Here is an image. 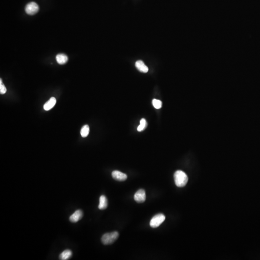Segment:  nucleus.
<instances>
[{
	"mask_svg": "<svg viewBox=\"0 0 260 260\" xmlns=\"http://www.w3.org/2000/svg\"><path fill=\"white\" fill-rule=\"evenodd\" d=\"M174 179L177 187H182L187 184L188 182L187 175L184 171L178 170L174 174Z\"/></svg>",
	"mask_w": 260,
	"mask_h": 260,
	"instance_id": "f257e3e1",
	"label": "nucleus"
},
{
	"mask_svg": "<svg viewBox=\"0 0 260 260\" xmlns=\"http://www.w3.org/2000/svg\"><path fill=\"white\" fill-rule=\"evenodd\" d=\"M118 237V233L117 231L111 233H106L102 237L101 241L103 244L110 245L113 243L117 240Z\"/></svg>",
	"mask_w": 260,
	"mask_h": 260,
	"instance_id": "f03ea898",
	"label": "nucleus"
},
{
	"mask_svg": "<svg viewBox=\"0 0 260 260\" xmlns=\"http://www.w3.org/2000/svg\"><path fill=\"white\" fill-rule=\"evenodd\" d=\"M165 220V216L162 214H158L152 218L150 222V225L152 228L159 227Z\"/></svg>",
	"mask_w": 260,
	"mask_h": 260,
	"instance_id": "7ed1b4c3",
	"label": "nucleus"
},
{
	"mask_svg": "<svg viewBox=\"0 0 260 260\" xmlns=\"http://www.w3.org/2000/svg\"><path fill=\"white\" fill-rule=\"evenodd\" d=\"M39 6L35 2H31L25 7V11L27 14L33 15L38 12Z\"/></svg>",
	"mask_w": 260,
	"mask_h": 260,
	"instance_id": "20e7f679",
	"label": "nucleus"
},
{
	"mask_svg": "<svg viewBox=\"0 0 260 260\" xmlns=\"http://www.w3.org/2000/svg\"><path fill=\"white\" fill-rule=\"evenodd\" d=\"M134 199L136 202L139 203L145 202L146 199V192L145 190L143 189L138 190L134 194Z\"/></svg>",
	"mask_w": 260,
	"mask_h": 260,
	"instance_id": "39448f33",
	"label": "nucleus"
},
{
	"mask_svg": "<svg viewBox=\"0 0 260 260\" xmlns=\"http://www.w3.org/2000/svg\"><path fill=\"white\" fill-rule=\"evenodd\" d=\"M112 176L113 179L118 181H124L127 178L126 174L121 173L118 171H114L112 173Z\"/></svg>",
	"mask_w": 260,
	"mask_h": 260,
	"instance_id": "423d86ee",
	"label": "nucleus"
},
{
	"mask_svg": "<svg viewBox=\"0 0 260 260\" xmlns=\"http://www.w3.org/2000/svg\"><path fill=\"white\" fill-rule=\"evenodd\" d=\"M83 212L80 210H77L70 217V221L72 223H77L82 218Z\"/></svg>",
	"mask_w": 260,
	"mask_h": 260,
	"instance_id": "0eeeda50",
	"label": "nucleus"
},
{
	"mask_svg": "<svg viewBox=\"0 0 260 260\" xmlns=\"http://www.w3.org/2000/svg\"><path fill=\"white\" fill-rule=\"evenodd\" d=\"M135 67L139 71L143 73H147L148 72V68L142 60L137 61L135 62Z\"/></svg>",
	"mask_w": 260,
	"mask_h": 260,
	"instance_id": "6e6552de",
	"label": "nucleus"
},
{
	"mask_svg": "<svg viewBox=\"0 0 260 260\" xmlns=\"http://www.w3.org/2000/svg\"><path fill=\"white\" fill-rule=\"evenodd\" d=\"M57 103V100L54 97H52L47 102L45 103L44 105V110L46 111H48L53 108V107L55 106V104Z\"/></svg>",
	"mask_w": 260,
	"mask_h": 260,
	"instance_id": "1a4fd4ad",
	"label": "nucleus"
},
{
	"mask_svg": "<svg viewBox=\"0 0 260 260\" xmlns=\"http://www.w3.org/2000/svg\"><path fill=\"white\" fill-rule=\"evenodd\" d=\"M108 205L107 200L106 196L104 195L101 196L99 198V204L98 205V208L100 210H105L107 208Z\"/></svg>",
	"mask_w": 260,
	"mask_h": 260,
	"instance_id": "9d476101",
	"label": "nucleus"
},
{
	"mask_svg": "<svg viewBox=\"0 0 260 260\" xmlns=\"http://www.w3.org/2000/svg\"><path fill=\"white\" fill-rule=\"evenodd\" d=\"M56 60L59 64H65L68 61V57L64 54H59L56 56Z\"/></svg>",
	"mask_w": 260,
	"mask_h": 260,
	"instance_id": "9b49d317",
	"label": "nucleus"
},
{
	"mask_svg": "<svg viewBox=\"0 0 260 260\" xmlns=\"http://www.w3.org/2000/svg\"><path fill=\"white\" fill-rule=\"evenodd\" d=\"M72 255L71 251L70 250H66L61 253L59 255V259L61 260H67L70 259Z\"/></svg>",
	"mask_w": 260,
	"mask_h": 260,
	"instance_id": "f8f14e48",
	"label": "nucleus"
},
{
	"mask_svg": "<svg viewBox=\"0 0 260 260\" xmlns=\"http://www.w3.org/2000/svg\"><path fill=\"white\" fill-rule=\"evenodd\" d=\"M89 131H90V128L88 125H85L83 126L81 130V137L84 138L86 137L89 134Z\"/></svg>",
	"mask_w": 260,
	"mask_h": 260,
	"instance_id": "ddd939ff",
	"label": "nucleus"
},
{
	"mask_svg": "<svg viewBox=\"0 0 260 260\" xmlns=\"http://www.w3.org/2000/svg\"><path fill=\"white\" fill-rule=\"evenodd\" d=\"M147 121L145 118H142L140 121V125L138 126L137 127V131H142L147 128Z\"/></svg>",
	"mask_w": 260,
	"mask_h": 260,
	"instance_id": "4468645a",
	"label": "nucleus"
},
{
	"mask_svg": "<svg viewBox=\"0 0 260 260\" xmlns=\"http://www.w3.org/2000/svg\"><path fill=\"white\" fill-rule=\"evenodd\" d=\"M152 104L156 109H160L162 107V102L158 99H154L152 101Z\"/></svg>",
	"mask_w": 260,
	"mask_h": 260,
	"instance_id": "2eb2a0df",
	"label": "nucleus"
},
{
	"mask_svg": "<svg viewBox=\"0 0 260 260\" xmlns=\"http://www.w3.org/2000/svg\"><path fill=\"white\" fill-rule=\"evenodd\" d=\"M7 91V88L5 87L4 84H3L2 80L1 79L0 80V93H1V94H4L6 93Z\"/></svg>",
	"mask_w": 260,
	"mask_h": 260,
	"instance_id": "dca6fc26",
	"label": "nucleus"
}]
</instances>
